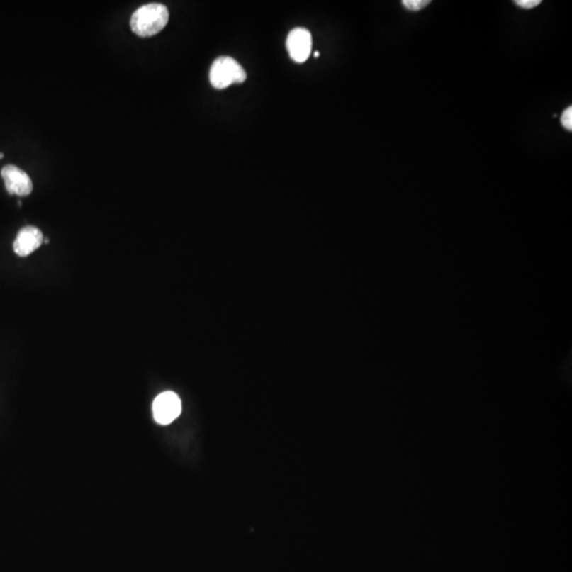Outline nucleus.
Here are the masks:
<instances>
[{
	"label": "nucleus",
	"mask_w": 572,
	"mask_h": 572,
	"mask_svg": "<svg viewBox=\"0 0 572 572\" xmlns=\"http://www.w3.org/2000/svg\"><path fill=\"white\" fill-rule=\"evenodd\" d=\"M561 123H562L563 128L565 130H569L571 132L572 130V107L569 106L565 109L564 113H562L561 116Z\"/></svg>",
	"instance_id": "obj_8"
},
{
	"label": "nucleus",
	"mask_w": 572,
	"mask_h": 572,
	"mask_svg": "<svg viewBox=\"0 0 572 572\" xmlns=\"http://www.w3.org/2000/svg\"><path fill=\"white\" fill-rule=\"evenodd\" d=\"M1 176L4 179V186L10 194L18 195V196H27V195L31 194L32 190H33L31 179L21 169L9 164L2 168Z\"/></svg>",
	"instance_id": "obj_5"
},
{
	"label": "nucleus",
	"mask_w": 572,
	"mask_h": 572,
	"mask_svg": "<svg viewBox=\"0 0 572 572\" xmlns=\"http://www.w3.org/2000/svg\"><path fill=\"white\" fill-rule=\"evenodd\" d=\"M181 413V402L176 393L172 391L162 392L153 403L154 419L162 425H168L179 417Z\"/></svg>",
	"instance_id": "obj_3"
},
{
	"label": "nucleus",
	"mask_w": 572,
	"mask_h": 572,
	"mask_svg": "<svg viewBox=\"0 0 572 572\" xmlns=\"http://www.w3.org/2000/svg\"><path fill=\"white\" fill-rule=\"evenodd\" d=\"M403 6L411 12H417L423 10L424 8L430 4V0H404L402 1Z\"/></svg>",
	"instance_id": "obj_7"
},
{
	"label": "nucleus",
	"mask_w": 572,
	"mask_h": 572,
	"mask_svg": "<svg viewBox=\"0 0 572 572\" xmlns=\"http://www.w3.org/2000/svg\"><path fill=\"white\" fill-rule=\"evenodd\" d=\"M541 0H517L514 1L516 6L522 9H533L541 4Z\"/></svg>",
	"instance_id": "obj_9"
},
{
	"label": "nucleus",
	"mask_w": 572,
	"mask_h": 572,
	"mask_svg": "<svg viewBox=\"0 0 572 572\" xmlns=\"http://www.w3.org/2000/svg\"><path fill=\"white\" fill-rule=\"evenodd\" d=\"M209 78L214 89H224L230 85L245 82L247 74L232 57H220L212 64Z\"/></svg>",
	"instance_id": "obj_2"
},
{
	"label": "nucleus",
	"mask_w": 572,
	"mask_h": 572,
	"mask_svg": "<svg viewBox=\"0 0 572 572\" xmlns=\"http://www.w3.org/2000/svg\"><path fill=\"white\" fill-rule=\"evenodd\" d=\"M312 45V35L310 31L304 28H296L291 30L286 40L289 57L296 63H304L310 57Z\"/></svg>",
	"instance_id": "obj_4"
},
{
	"label": "nucleus",
	"mask_w": 572,
	"mask_h": 572,
	"mask_svg": "<svg viewBox=\"0 0 572 572\" xmlns=\"http://www.w3.org/2000/svg\"><path fill=\"white\" fill-rule=\"evenodd\" d=\"M314 57H319V53L318 52H315Z\"/></svg>",
	"instance_id": "obj_10"
},
{
	"label": "nucleus",
	"mask_w": 572,
	"mask_h": 572,
	"mask_svg": "<svg viewBox=\"0 0 572 572\" xmlns=\"http://www.w3.org/2000/svg\"><path fill=\"white\" fill-rule=\"evenodd\" d=\"M44 241L42 231L33 226H27L21 229L15 239L13 248L15 254L19 257H27L35 252Z\"/></svg>",
	"instance_id": "obj_6"
},
{
	"label": "nucleus",
	"mask_w": 572,
	"mask_h": 572,
	"mask_svg": "<svg viewBox=\"0 0 572 572\" xmlns=\"http://www.w3.org/2000/svg\"><path fill=\"white\" fill-rule=\"evenodd\" d=\"M169 17V10L164 4H145L130 17V28L140 38H150L164 30L168 25Z\"/></svg>",
	"instance_id": "obj_1"
},
{
	"label": "nucleus",
	"mask_w": 572,
	"mask_h": 572,
	"mask_svg": "<svg viewBox=\"0 0 572 572\" xmlns=\"http://www.w3.org/2000/svg\"><path fill=\"white\" fill-rule=\"evenodd\" d=\"M2 158H4V154L0 153V159H2Z\"/></svg>",
	"instance_id": "obj_11"
}]
</instances>
